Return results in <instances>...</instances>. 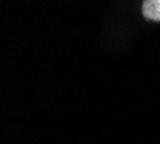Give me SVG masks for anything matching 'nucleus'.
Listing matches in <instances>:
<instances>
[{
    "instance_id": "nucleus-1",
    "label": "nucleus",
    "mask_w": 160,
    "mask_h": 144,
    "mask_svg": "<svg viewBox=\"0 0 160 144\" xmlns=\"http://www.w3.org/2000/svg\"><path fill=\"white\" fill-rule=\"evenodd\" d=\"M142 10L149 20L160 22V0H144Z\"/></svg>"
}]
</instances>
